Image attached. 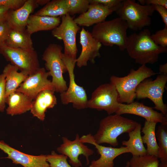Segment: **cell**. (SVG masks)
<instances>
[{
	"instance_id": "cell-7",
	"label": "cell",
	"mask_w": 167,
	"mask_h": 167,
	"mask_svg": "<svg viewBox=\"0 0 167 167\" xmlns=\"http://www.w3.org/2000/svg\"><path fill=\"white\" fill-rule=\"evenodd\" d=\"M167 82V74H160L154 80L149 78L145 79L136 88V98L150 99L155 104L153 109L167 115V105L164 103L163 99Z\"/></svg>"
},
{
	"instance_id": "cell-15",
	"label": "cell",
	"mask_w": 167,
	"mask_h": 167,
	"mask_svg": "<svg viewBox=\"0 0 167 167\" xmlns=\"http://www.w3.org/2000/svg\"><path fill=\"white\" fill-rule=\"evenodd\" d=\"M79 43L82 50L76 59L77 66L79 67L86 66L88 61L92 63L95 62L96 57H100L99 52L102 44L92 36L91 33L82 28L80 32Z\"/></svg>"
},
{
	"instance_id": "cell-19",
	"label": "cell",
	"mask_w": 167,
	"mask_h": 167,
	"mask_svg": "<svg viewBox=\"0 0 167 167\" xmlns=\"http://www.w3.org/2000/svg\"><path fill=\"white\" fill-rule=\"evenodd\" d=\"M38 6L36 0H26L24 4L18 9L9 10L6 21L11 29L24 30L30 15Z\"/></svg>"
},
{
	"instance_id": "cell-1",
	"label": "cell",
	"mask_w": 167,
	"mask_h": 167,
	"mask_svg": "<svg viewBox=\"0 0 167 167\" xmlns=\"http://www.w3.org/2000/svg\"><path fill=\"white\" fill-rule=\"evenodd\" d=\"M151 35L149 30L144 29L138 33L135 32L127 36L126 49L136 63L153 64L158 61L160 54L167 52V47L156 44Z\"/></svg>"
},
{
	"instance_id": "cell-3",
	"label": "cell",
	"mask_w": 167,
	"mask_h": 167,
	"mask_svg": "<svg viewBox=\"0 0 167 167\" xmlns=\"http://www.w3.org/2000/svg\"><path fill=\"white\" fill-rule=\"evenodd\" d=\"M138 123L115 114L109 115L100 122L98 130L93 136L99 144L106 143L115 147L118 144V137L133 130Z\"/></svg>"
},
{
	"instance_id": "cell-5",
	"label": "cell",
	"mask_w": 167,
	"mask_h": 167,
	"mask_svg": "<svg viewBox=\"0 0 167 167\" xmlns=\"http://www.w3.org/2000/svg\"><path fill=\"white\" fill-rule=\"evenodd\" d=\"M154 11L152 5H142L135 0H123L121 6L116 13L126 22L128 28L137 31L150 25V16Z\"/></svg>"
},
{
	"instance_id": "cell-8",
	"label": "cell",
	"mask_w": 167,
	"mask_h": 167,
	"mask_svg": "<svg viewBox=\"0 0 167 167\" xmlns=\"http://www.w3.org/2000/svg\"><path fill=\"white\" fill-rule=\"evenodd\" d=\"M62 60L66 65L69 78L68 88L66 91L60 93L61 101L63 105L72 103L73 107L78 109L87 108L88 100L84 88L78 85L75 80L74 70L76 59L62 55Z\"/></svg>"
},
{
	"instance_id": "cell-34",
	"label": "cell",
	"mask_w": 167,
	"mask_h": 167,
	"mask_svg": "<svg viewBox=\"0 0 167 167\" xmlns=\"http://www.w3.org/2000/svg\"><path fill=\"white\" fill-rule=\"evenodd\" d=\"M91 2L101 3L113 12H116L121 6L122 0H90Z\"/></svg>"
},
{
	"instance_id": "cell-29",
	"label": "cell",
	"mask_w": 167,
	"mask_h": 167,
	"mask_svg": "<svg viewBox=\"0 0 167 167\" xmlns=\"http://www.w3.org/2000/svg\"><path fill=\"white\" fill-rule=\"evenodd\" d=\"M158 158L148 155L142 156H132L128 161V167H158Z\"/></svg>"
},
{
	"instance_id": "cell-24",
	"label": "cell",
	"mask_w": 167,
	"mask_h": 167,
	"mask_svg": "<svg viewBox=\"0 0 167 167\" xmlns=\"http://www.w3.org/2000/svg\"><path fill=\"white\" fill-rule=\"evenodd\" d=\"M141 125L138 123L135 129L128 133L129 139L122 142L123 145L128 148L132 156H142L147 154L141 135Z\"/></svg>"
},
{
	"instance_id": "cell-10",
	"label": "cell",
	"mask_w": 167,
	"mask_h": 167,
	"mask_svg": "<svg viewBox=\"0 0 167 167\" xmlns=\"http://www.w3.org/2000/svg\"><path fill=\"white\" fill-rule=\"evenodd\" d=\"M74 19L68 13L61 16L60 24L52 30L51 33L54 37L63 41L64 46V54L76 59L78 51L76 36L80 28L75 22Z\"/></svg>"
},
{
	"instance_id": "cell-41",
	"label": "cell",
	"mask_w": 167,
	"mask_h": 167,
	"mask_svg": "<svg viewBox=\"0 0 167 167\" xmlns=\"http://www.w3.org/2000/svg\"><path fill=\"white\" fill-rule=\"evenodd\" d=\"M50 0H36L37 3L38 5H45Z\"/></svg>"
},
{
	"instance_id": "cell-18",
	"label": "cell",
	"mask_w": 167,
	"mask_h": 167,
	"mask_svg": "<svg viewBox=\"0 0 167 167\" xmlns=\"http://www.w3.org/2000/svg\"><path fill=\"white\" fill-rule=\"evenodd\" d=\"M89 0L90 4L87 11L74 19L79 26L88 27L104 22L113 12L101 3Z\"/></svg>"
},
{
	"instance_id": "cell-32",
	"label": "cell",
	"mask_w": 167,
	"mask_h": 167,
	"mask_svg": "<svg viewBox=\"0 0 167 167\" xmlns=\"http://www.w3.org/2000/svg\"><path fill=\"white\" fill-rule=\"evenodd\" d=\"M151 37L156 45L164 47H167V27L157 31L151 35Z\"/></svg>"
},
{
	"instance_id": "cell-25",
	"label": "cell",
	"mask_w": 167,
	"mask_h": 167,
	"mask_svg": "<svg viewBox=\"0 0 167 167\" xmlns=\"http://www.w3.org/2000/svg\"><path fill=\"white\" fill-rule=\"evenodd\" d=\"M6 46L12 48L34 49L31 35L26 30L19 31L11 29L6 42Z\"/></svg>"
},
{
	"instance_id": "cell-20",
	"label": "cell",
	"mask_w": 167,
	"mask_h": 167,
	"mask_svg": "<svg viewBox=\"0 0 167 167\" xmlns=\"http://www.w3.org/2000/svg\"><path fill=\"white\" fill-rule=\"evenodd\" d=\"M54 91L49 90H43L32 101L30 110L34 117L43 121L47 110L53 108L57 104V100Z\"/></svg>"
},
{
	"instance_id": "cell-17",
	"label": "cell",
	"mask_w": 167,
	"mask_h": 167,
	"mask_svg": "<svg viewBox=\"0 0 167 167\" xmlns=\"http://www.w3.org/2000/svg\"><path fill=\"white\" fill-rule=\"evenodd\" d=\"M0 149L7 154V158L16 164H20L24 167H50L46 155L27 154L11 147L3 140L0 141Z\"/></svg>"
},
{
	"instance_id": "cell-36",
	"label": "cell",
	"mask_w": 167,
	"mask_h": 167,
	"mask_svg": "<svg viewBox=\"0 0 167 167\" xmlns=\"http://www.w3.org/2000/svg\"><path fill=\"white\" fill-rule=\"evenodd\" d=\"M26 0H0V6H5L15 10L22 6Z\"/></svg>"
},
{
	"instance_id": "cell-38",
	"label": "cell",
	"mask_w": 167,
	"mask_h": 167,
	"mask_svg": "<svg viewBox=\"0 0 167 167\" xmlns=\"http://www.w3.org/2000/svg\"><path fill=\"white\" fill-rule=\"evenodd\" d=\"M142 5H157L162 6L167 9V0H139Z\"/></svg>"
},
{
	"instance_id": "cell-9",
	"label": "cell",
	"mask_w": 167,
	"mask_h": 167,
	"mask_svg": "<svg viewBox=\"0 0 167 167\" xmlns=\"http://www.w3.org/2000/svg\"><path fill=\"white\" fill-rule=\"evenodd\" d=\"M0 54L20 71L28 75L40 68L37 53L34 49H14L5 45L0 48Z\"/></svg>"
},
{
	"instance_id": "cell-42",
	"label": "cell",
	"mask_w": 167,
	"mask_h": 167,
	"mask_svg": "<svg viewBox=\"0 0 167 167\" xmlns=\"http://www.w3.org/2000/svg\"><path fill=\"white\" fill-rule=\"evenodd\" d=\"M158 167H167V161L161 162Z\"/></svg>"
},
{
	"instance_id": "cell-43",
	"label": "cell",
	"mask_w": 167,
	"mask_h": 167,
	"mask_svg": "<svg viewBox=\"0 0 167 167\" xmlns=\"http://www.w3.org/2000/svg\"><path fill=\"white\" fill-rule=\"evenodd\" d=\"M126 167H128V161H127L126 163Z\"/></svg>"
},
{
	"instance_id": "cell-26",
	"label": "cell",
	"mask_w": 167,
	"mask_h": 167,
	"mask_svg": "<svg viewBox=\"0 0 167 167\" xmlns=\"http://www.w3.org/2000/svg\"><path fill=\"white\" fill-rule=\"evenodd\" d=\"M156 124L155 122L145 120L141 132L143 134L142 136L143 143L147 145V154L158 158V146L156 135Z\"/></svg>"
},
{
	"instance_id": "cell-21",
	"label": "cell",
	"mask_w": 167,
	"mask_h": 167,
	"mask_svg": "<svg viewBox=\"0 0 167 167\" xmlns=\"http://www.w3.org/2000/svg\"><path fill=\"white\" fill-rule=\"evenodd\" d=\"M32 101L27 96L21 92L15 91L11 93L6 99V103L8 105L6 109L7 114L13 116L30 111Z\"/></svg>"
},
{
	"instance_id": "cell-12",
	"label": "cell",
	"mask_w": 167,
	"mask_h": 167,
	"mask_svg": "<svg viewBox=\"0 0 167 167\" xmlns=\"http://www.w3.org/2000/svg\"><path fill=\"white\" fill-rule=\"evenodd\" d=\"M49 72L44 67L39 68L33 74L29 75L16 91L21 92L32 101L40 92L45 90L55 92L51 81L48 79Z\"/></svg>"
},
{
	"instance_id": "cell-31",
	"label": "cell",
	"mask_w": 167,
	"mask_h": 167,
	"mask_svg": "<svg viewBox=\"0 0 167 167\" xmlns=\"http://www.w3.org/2000/svg\"><path fill=\"white\" fill-rule=\"evenodd\" d=\"M47 161L50 167H73L68 163V157L62 154H58L52 151L51 154L46 155Z\"/></svg>"
},
{
	"instance_id": "cell-23",
	"label": "cell",
	"mask_w": 167,
	"mask_h": 167,
	"mask_svg": "<svg viewBox=\"0 0 167 167\" xmlns=\"http://www.w3.org/2000/svg\"><path fill=\"white\" fill-rule=\"evenodd\" d=\"M18 71L17 68L11 63L7 64L3 69L2 73L5 78L6 97L15 92L28 76Z\"/></svg>"
},
{
	"instance_id": "cell-4",
	"label": "cell",
	"mask_w": 167,
	"mask_h": 167,
	"mask_svg": "<svg viewBox=\"0 0 167 167\" xmlns=\"http://www.w3.org/2000/svg\"><path fill=\"white\" fill-rule=\"evenodd\" d=\"M157 74L146 65H143L137 70L131 69L128 75L123 77L111 76L110 83L115 86L118 92V102L127 104L133 102L138 85L145 79Z\"/></svg>"
},
{
	"instance_id": "cell-16",
	"label": "cell",
	"mask_w": 167,
	"mask_h": 167,
	"mask_svg": "<svg viewBox=\"0 0 167 167\" xmlns=\"http://www.w3.org/2000/svg\"><path fill=\"white\" fill-rule=\"evenodd\" d=\"M115 113L119 115L124 114L136 115L144 118L146 121L167 126V115L155 111L153 108L146 106L142 103L134 101L129 104L119 103Z\"/></svg>"
},
{
	"instance_id": "cell-14",
	"label": "cell",
	"mask_w": 167,
	"mask_h": 167,
	"mask_svg": "<svg viewBox=\"0 0 167 167\" xmlns=\"http://www.w3.org/2000/svg\"><path fill=\"white\" fill-rule=\"evenodd\" d=\"M78 134L75 136V139L71 140L67 138H62V143L57 148V151L60 153L67 156L69 158V162L75 167L82 166V164L79 159L80 155L85 156L87 165L90 163L89 157L94 153V151L88 148L80 140Z\"/></svg>"
},
{
	"instance_id": "cell-37",
	"label": "cell",
	"mask_w": 167,
	"mask_h": 167,
	"mask_svg": "<svg viewBox=\"0 0 167 167\" xmlns=\"http://www.w3.org/2000/svg\"><path fill=\"white\" fill-rule=\"evenodd\" d=\"M152 6L154 11H157L161 16L162 21L165 24V27H167V9L161 6Z\"/></svg>"
},
{
	"instance_id": "cell-30",
	"label": "cell",
	"mask_w": 167,
	"mask_h": 167,
	"mask_svg": "<svg viewBox=\"0 0 167 167\" xmlns=\"http://www.w3.org/2000/svg\"><path fill=\"white\" fill-rule=\"evenodd\" d=\"M68 13L71 15L86 12L90 4L89 0H65Z\"/></svg>"
},
{
	"instance_id": "cell-35",
	"label": "cell",
	"mask_w": 167,
	"mask_h": 167,
	"mask_svg": "<svg viewBox=\"0 0 167 167\" xmlns=\"http://www.w3.org/2000/svg\"><path fill=\"white\" fill-rule=\"evenodd\" d=\"M11 29L6 20L0 23V48L6 45V42Z\"/></svg>"
},
{
	"instance_id": "cell-28",
	"label": "cell",
	"mask_w": 167,
	"mask_h": 167,
	"mask_svg": "<svg viewBox=\"0 0 167 167\" xmlns=\"http://www.w3.org/2000/svg\"><path fill=\"white\" fill-rule=\"evenodd\" d=\"M156 135L158 141V158L161 162L167 161V126L159 125L156 131Z\"/></svg>"
},
{
	"instance_id": "cell-2",
	"label": "cell",
	"mask_w": 167,
	"mask_h": 167,
	"mask_svg": "<svg viewBox=\"0 0 167 167\" xmlns=\"http://www.w3.org/2000/svg\"><path fill=\"white\" fill-rule=\"evenodd\" d=\"M128 28L126 22L118 17L95 24L91 34L104 46L112 47L116 45L123 51L126 49Z\"/></svg>"
},
{
	"instance_id": "cell-6",
	"label": "cell",
	"mask_w": 167,
	"mask_h": 167,
	"mask_svg": "<svg viewBox=\"0 0 167 167\" xmlns=\"http://www.w3.org/2000/svg\"><path fill=\"white\" fill-rule=\"evenodd\" d=\"M62 46L55 43H50L45 49L42 59L45 62L46 69L52 77V83L55 91L60 93L67 89L63 74L67 71L62 59Z\"/></svg>"
},
{
	"instance_id": "cell-27",
	"label": "cell",
	"mask_w": 167,
	"mask_h": 167,
	"mask_svg": "<svg viewBox=\"0 0 167 167\" xmlns=\"http://www.w3.org/2000/svg\"><path fill=\"white\" fill-rule=\"evenodd\" d=\"M68 12L65 0H50L34 15L58 17V16L65 15Z\"/></svg>"
},
{
	"instance_id": "cell-33",
	"label": "cell",
	"mask_w": 167,
	"mask_h": 167,
	"mask_svg": "<svg viewBox=\"0 0 167 167\" xmlns=\"http://www.w3.org/2000/svg\"><path fill=\"white\" fill-rule=\"evenodd\" d=\"M6 80L5 75L0 74V112L4 111L6 103Z\"/></svg>"
},
{
	"instance_id": "cell-11",
	"label": "cell",
	"mask_w": 167,
	"mask_h": 167,
	"mask_svg": "<svg viewBox=\"0 0 167 167\" xmlns=\"http://www.w3.org/2000/svg\"><path fill=\"white\" fill-rule=\"evenodd\" d=\"M118 95L115 86L111 83L102 84L92 92L88 100L87 108L104 110L109 115L118 110Z\"/></svg>"
},
{
	"instance_id": "cell-13",
	"label": "cell",
	"mask_w": 167,
	"mask_h": 167,
	"mask_svg": "<svg viewBox=\"0 0 167 167\" xmlns=\"http://www.w3.org/2000/svg\"><path fill=\"white\" fill-rule=\"evenodd\" d=\"M79 139L83 143H88L94 145L97 153L100 155L98 159L91 161L89 167H113V161L116 157L122 154L129 153L128 148L125 146L115 148L105 147L96 143L93 135L91 133L83 135Z\"/></svg>"
},
{
	"instance_id": "cell-22",
	"label": "cell",
	"mask_w": 167,
	"mask_h": 167,
	"mask_svg": "<svg viewBox=\"0 0 167 167\" xmlns=\"http://www.w3.org/2000/svg\"><path fill=\"white\" fill-rule=\"evenodd\" d=\"M61 22L59 17L31 15L27 21L26 30L31 35L40 31L52 30L58 27Z\"/></svg>"
},
{
	"instance_id": "cell-40",
	"label": "cell",
	"mask_w": 167,
	"mask_h": 167,
	"mask_svg": "<svg viewBox=\"0 0 167 167\" xmlns=\"http://www.w3.org/2000/svg\"><path fill=\"white\" fill-rule=\"evenodd\" d=\"M160 74H167V63L160 65L159 68Z\"/></svg>"
},
{
	"instance_id": "cell-39",
	"label": "cell",
	"mask_w": 167,
	"mask_h": 167,
	"mask_svg": "<svg viewBox=\"0 0 167 167\" xmlns=\"http://www.w3.org/2000/svg\"><path fill=\"white\" fill-rule=\"evenodd\" d=\"M10 9L5 6H0V23L6 20L8 13Z\"/></svg>"
}]
</instances>
